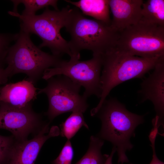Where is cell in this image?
Here are the masks:
<instances>
[{
	"label": "cell",
	"instance_id": "6da1fadb",
	"mask_svg": "<svg viewBox=\"0 0 164 164\" xmlns=\"http://www.w3.org/2000/svg\"><path fill=\"white\" fill-rule=\"evenodd\" d=\"M91 115L101 121V127L96 136L111 142L117 152L119 164L128 162L126 152L133 145L130 141L135 136L137 127L143 123L144 116L131 112L116 99H106L99 108L91 109Z\"/></svg>",
	"mask_w": 164,
	"mask_h": 164
},
{
	"label": "cell",
	"instance_id": "7a4b0ae2",
	"mask_svg": "<svg viewBox=\"0 0 164 164\" xmlns=\"http://www.w3.org/2000/svg\"><path fill=\"white\" fill-rule=\"evenodd\" d=\"M65 28L70 36L68 43L71 56L80 55L84 50L102 55L115 48L119 38V33L110 25L86 18L76 7L72 8Z\"/></svg>",
	"mask_w": 164,
	"mask_h": 164
},
{
	"label": "cell",
	"instance_id": "3957f363",
	"mask_svg": "<svg viewBox=\"0 0 164 164\" xmlns=\"http://www.w3.org/2000/svg\"><path fill=\"white\" fill-rule=\"evenodd\" d=\"M15 43L9 47L5 68L9 78L23 73L34 85L47 69L57 66L63 60L60 57L43 51L32 42L30 34L20 30Z\"/></svg>",
	"mask_w": 164,
	"mask_h": 164
},
{
	"label": "cell",
	"instance_id": "277c9868",
	"mask_svg": "<svg viewBox=\"0 0 164 164\" xmlns=\"http://www.w3.org/2000/svg\"><path fill=\"white\" fill-rule=\"evenodd\" d=\"M72 8L69 5L61 10H52L48 7L39 15H26L17 12L9 11L10 15L19 18L21 30L29 34H35L42 39L40 49L49 48L52 54L59 57L72 53L68 42L60 34L61 29L65 27Z\"/></svg>",
	"mask_w": 164,
	"mask_h": 164
},
{
	"label": "cell",
	"instance_id": "5b68a950",
	"mask_svg": "<svg viewBox=\"0 0 164 164\" xmlns=\"http://www.w3.org/2000/svg\"><path fill=\"white\" fill-rule=\"evenodd\" d=\"M101 94L97 109L115 87L127 80L141 78L153 69L162 57L145 58L123 53L114 49L102 55Z\"/></svg>",
	"mask_w": 164,
	"mask_h": 164
},
{
	"label": "cell",
	"instance_id": "8992f818",
	"mask_svg": "<svg viewBox=\"0 0 164 164\" xmlns=\"http://www.w3.org/2000/svg\"><path fill=\"white\" fill-rule=\"evenodd\" d=\"M114 49L123 53L145 58L164 56V26L140 20L119 33Z\"/></svg>",
	"mask_w": 164,
	"mask_h": 164
},
{
	"label": "cell",
	"instance_id": "52a82bcc",
	"mask_svg": "<svg viewBox=\"0 0 164 164\" xmlns=\"http://www.w3.org/2000/svg\"><path fill=\"white\" fill-rule=\"evenodd\" d=\"M80 58L73 55L69 61L62 60L56 67L46 69L42 78L46 80L56 75L65 76L84 88L83 95L87 99L92 95L100 98L102 55H93L91 59L83 61L79 60Z\"/></svg>",
	"mask_w": 164,
	"mask_h": 164
},
{
	"label": "cell",
	"instance_id": "ba28073f",
	"mask_svg": "<svg viewBox=\"0 0 164 164\" xmlns=\"http://www.w3.org/2000/svg\"><path fill=\"white\" fill-rule=\"evenodd\" d=\"M48 79L46 87L38 89V94L47 96L49 108L45 115L50 122L60 114L69 112L84 113L88 107L87 98L80 94L81 86L69 77L58 75Z\"/></svg>",
	"mask_w": 164,
	"mask_h": 164
},
{
	"label": "cell",
	"instance_id": "9c48e42d",
	"mask_svg": "<svg viewBox=\"0 0 164 164\" xmlns=\"http://www.w3.org/2000/svg\"><path fill=\"white\" fill-rule=\"evenodd\" d=\"M32 104L18 108L0 101V129L10 132L18 141L27 139L31 133H37L46 123L33 110Z\"/></svg>",
	"mask_w": 164,
	"mask_h": 164
},
{
	"label": "cell",
	"instance_id": "30bf717a",
	"mask_svg": "<svg viewBox=\"0 0 164 164\" xmlns=\"http://www.w3.org/2000/svg\"><path fill=\"white\" fill-rule=\"evenodd\" d=\"M50 123H46L30 140H15L12 148L7 164H34L44 144L49 138L60 135V129L56 126L50 130Z\"/></svg>",
	"mask_w": 164,
	"mask_h": 164
},
{
	"label": "cell",
	"instance_id": "8fae6325",
	"mask_svg": "<svg viewBox=\"0 0 164 164\" xmlns=\"http://www.w3.org/2000/svg\"><path fill=\"white\" fill-rule=\"evenodd\" d=\"M153 72L143 80L139 91L142 102L149 100L153 104L155 117L160 126L163 125L164 116V56L156 64Z\"/></svg>",
	"mask_w": 164,
	"mask_h": 164
},
{
	"label": "cell",
	"instance_id": "7c38bea8",
	"mask_svg": "<svg viewBox=\"0 0 164 164\" xmlns=\"http://www.w3.org/2000/svg\"><path fill=\"white\" fill-rule=\"evenodd\" d=\"M142 0H109L112 15L110 26L120 33L128 27L137 23L141 18Z\"/></svg>",
	"mask_w": 164,
	"mask_h": 164
},
{
	"label": "cell",
	"instance_id": "4fadbf2b",
	"mask_svg": "<svg viewBox=\"0 0 164 164\" xmlns=\"http://www.w3.org/2000/svg\"><path fill=\"white\" fill-rule=\"evenodd\" d=\"M38 89L27 79L6 84L1 87L0 101L14 107L24 108L36 99Z\"/></svg>",
	"mask_w": 164,
	"mask_h": 164
},
{
	"label": "cell",
	"instance_id": "5bb4252c",
	"mask_svg": "<svg viewBox=\"0 0 164 164\" xmlns=\"http://www.w3.org/2000/svg\"><path fill=\"white\" fill-rule=\"evenodd\" d=\"M79 9L84 15H88L94 19L110 25L109 0H80L77 1L65 0Z\"/></svg>",
	"mask_w": 164,
	"mask_h": 164
},
{
	"label": "cell",
	"instance_id": "9a60e30c",
	"mask_svg": "<svg viewBox=\"0 0 164 164\" xmlns=\"http://www.w3.org/2000/svg\"><path fill=\"white\" fill-rule=\"evenodd\" d=\"M140 20L164 26V0L144 1L142 6Z\"/></svg>",
	"mask_w": 164,
	"mask_h": 164
},
{
	"label": "cell",
	"instance_id": "2e32d148",
	"mask_svg": "<svg viewBox=\"0 0 164 164\" xmlns=\"http://www.w3.org/2000/svg\"><path fill=\"white\" fill-rule=\"evenodd\" d=\"M104 144L102 139L96 136H91L87 152L75 164H104L108 155L101 153Z\"/></svg>",
	"mask_w": 164,
	"mask_h": 164
},
{
	"label": "cell",
	"instance_id": "e0dca14e",
	"mask_svg": "<svg viewBox=\"0 0 164 164\" xmlns=\"http://www.w3.org/2000/svg\"><path fill=\"white\" fill-rule=\"evenodd\" d=\"M83 113L80 111L72 112L70 115L60 125V135L70 140L82 127L89 129L85 121Z\"/></svg>",
	"mask_w": 164,
	"mask_h": 164
},
{
	"label": "cell",
	"instance_id": "ac0fdd59",
	"mask_svg": "<svg viewBox=\"0 0 164 164\" xmlns=\"http://www.w3.org/2000/svg\"><path fill=\"white\" fill-rule=\"evenodd\" d=\"M14 5L12 11L17 12V6L20 4H22L25 6L22 15H36L38 10L49 6H52L56 10H59L57 7L58 0H13L11 1Z\"/></svg>",
	"mask_w": 164,
	"mask_h": 164
},
{
	"label": "cell",
	"instance_id": "d6986e66",
	"mask_svg": "<svg viewBox=\"0 0 164 164\" xmlns=\"http://www.w3.org/2000/svg\"><path fill=\"white\" fill-rule=\"evenodd\" d=\"M15 140L13 135L6 136L0 135V164H7Z\"/></svg>",
	"mask_w": 164,
	"mask_h": 164
},
{
	"label": "cell",
	"instance_id": "ffe728a7",
	"mask_svg": "<svg viewBox=\"0 0 164 164\" xmlns=\"http://www.w3.org/2000/svg\"><path fill=\"white\" fill-rule=\"evenodd\" d=\"M74 151L70 140H67L59 155L52 164H71Z\"/></svg>",
	"mask_w": 164,
	"mask_h": 164
},
{
	"label": "cell",
	"instance_id": "44dd1931",
	"mask_svg": "<svg viewBox=\"0 0 164 164\" xmlns=\"http://www.w3.org/2000/svg\"><path fill=\"white\" fill-rule=\"evenodd\" d=\"M18 34H0V67L3 68L5 60L9 48L10 43L16 40Z\"/></svg>",
	"mask_w": 164,
	"mask_h": 164
},
{
	"label": "cell",
	"instance_id": "7402d4cb",
	"mask_svg": "<svg viewBox=\"0 0 164 164\" xmlns=\"http://www.w3.org/2000/svg\"><path fill=\"white\" fill-rule=\"evenodd\" d=\"M156 136V135L154 133H150L149 136V140L151 143V145L153 151L152 158L149 164H164L163 162L159 159L156 155L155 148V142Z\"/></svg>",
	"mask_w": 164,
	"mask_h": 164
},
{
	"label": "cell",
	"instance_id": "603a6c76",
	"mask_svg": "<svg viewBox=\"0 0 164 164\" xmlns=\"http://www.w3.org/2000/svg\"><path fill=\"white\" fill-rule=\"evenodd\" d=\"M8 78L5 69L0 67V87L1 85L5 84L7 83Z\"/></svg>",
	"mask_w": 164,
	"mask_h": 164
},
{
	"label": "cell",
	"instance_id": "cb8c5ba5",
	"mask_svg": "<svg viewBox=\"0 0 164 164\" xmlns=\"http://www.w3.org/2000/svg\"><path fill=\"white\" fill-rule=\"evenodd\" d=\"M116 151V149L114 147H113L110 155H108L104 164H112V159L113 156Z\"/></svg>",
	"mask_w": 164,
	"mask_h": 164
},
{
	"label": "cell",
	"instance_id": "d4e9b609",
	"mask_svg": "<svg viewBox=\"0 0 164 164\" xmlns=\"http://www.w3.org/2000/svg\"><path fill=\"white\" fill-rule=\"evenodd\" d=\"M1 87H0V91H1Z\"/></svg>",
	"mask_w": 164,
	"mask_h": 164
},
{
	"label": "cell",
	"instance_id": "484cf974",
	"mask_svg": "<svg viewBox=\"0 0 164 164\" xmlns=\"http://www.w3.org/2000/svg\"></svg>",
	"mask_w": 164,
	"mask_h": 164
}]
</instances>
